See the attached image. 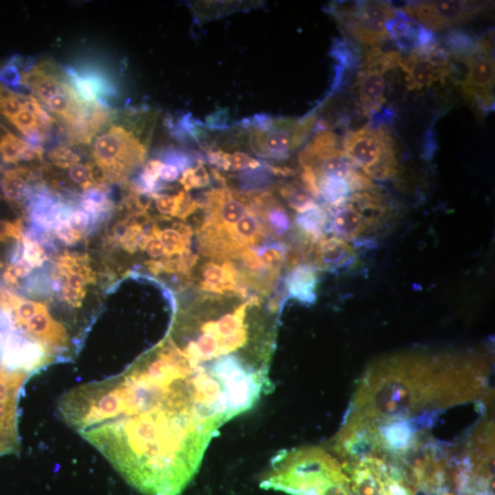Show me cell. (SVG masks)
<instances>
[{
  "label": "cell",
  "instance_id": "obj_1",
  "mask_svg": "<svg viewBox=\"0 0 495 495\" xmlns=\"http://www.w3.org/2000/svg\"><path fill=\"white\" fill-rule=\"evenodd\" d=\"M58 409L65 424L145 495H181L220 429L193 382L154 356L71 389Z\"/></svg>",
  "mask_w": 495,
  "mask_h": 495
},
{
  "label": "cell",
  "instance_id": "obj_2",
  "mask_svg": "<svg viewBox=\"0 0 495 495\" xmlns=\"http://www.w3.org/2000/svg\"><path fill=\"white\" fill-rule=\"evenodd\" d=\"M487 395L488 365L477 354L402 355L367 370L348 411L370 420L412 419Z\"/></svg>",
  "mask_w": 495,
  "mask_h": 495
},
{
  "label": "cell",
  "instance_id": "obj_3",
  "mask_svg": "<svg viewBox=\"0 0 495 495\" xmlns=\"http://www.w3.org/2000/svg\"><path fill=\"white\" fill-rule=\"evenodd\" d=\"M261 487L291 495H353L341 464L319 447L279 453L261 479Z\"/></svg>",
  "mask_w": 495,
  "mask_h": 495
},
{
  "label": "cell",
  "instance_id": "obj_4",
  "mask_svg": "<svg viewBox=\"0 0 495 495\" xmlns=\"http://www.w3.org/2000/svg\"><path fill=\"white\" fill-rule=\"evenodd\" d=\"M342 149L355 166L375 181H387L398 173L397 143L387 126L348 132Z\"/></svg>",
  "mask_w": 495,
  "mask_h": 495
},
{
  "label": "cell",
  "instance_id": "obj_5",
  "mask_svg": "<svg viewBox=\"0 0 495 495\" xmlns=\"http://www.w3.org/2000/svg\"><path fill=\"white\" fill-rule=\"evenodd\" d=\"M300 167L312 170L317 182L339 178L351 183L353 194L378 189L372 179L351 163L345 154L337 134L329 130H317L316 135L299 154Z\"/></svg>",
  "mask_w": 495,
  "mask_h": 495
},
{
  "label": "cell",
  "instance_id": "obj_6",
  "mask_svg": "<svg viewBox=\"0 0 495 495\" xmlns=\"http://www.w3.org/2000/svg\"><path fill=\"white\" fill-rule=\"evenodd\" d=\"M329 12L339 26L354 40L370 48L379 47L390 40L386 23L395 15V8L388 1H356L331 5Z\"/></svg>",
  "mask_w": 495,
  "mask_h": 495
},
{
  "label": "cell",
  "instance_id": "obj_7",
  "mask_svg": "<svg viewBox=\"0 0 495 495\" xmlns=\"http://www.w3.org/2000/svg\"><path fill=\"white\" fill-rule=\"evenodd\" d=\"M399 52L370 48L363 56L354 84L355 96L363 115L372 118L384 108L388 96L387 74L398 67Z\"/></svg>",
  "mask_w": 495,
  "mask_h": 495
},
{
  "label": "cell",
  "instance_id": "obj_8",
  "mask_svg": "<svg viewBox=\"0 0 495 495\" xmlns=\"http://www.w3.org/2000/svg\"><path fill=\"white\" fill-rule=\"evenodd\" d=\"M146 154L144 143L123 126H111L93 143L94 161L107 169L111 183L125 181L130 171L144 161Z\"/></svg>",
  "mask_w": 495,
  "mask_h": 495
},
{
  "label": "cell",
  "instance_id": "obj_9",
  "mask_svg": "<svg viewBox=\"0 0 495 495\" xmlns=\"http://www.w3.org/2000/svg\"><path fill=\"white\" fill-rule=\"evenodd\" d=\"M316 123V114L307 115L301 120L273 118L266 130L249 127V145L258 157L285 160L307 141Z\"/></svg>",
  "mask_w": 495,
  "mask_h": 495
},
{
  "label": "cell",
  "instance_id": "obj_10",
  "mask_svg": "<svg viewBox=\"0 0 495 495\" xmlns=\"http://www.w3.org/2000/svg\"><path fill=\"white\" fill-rule=\"evenodd\" d=\"M484 39V47L463 60L465 67L459 85L470 105L487 115L494 110V32L485 34Z\"/></svg>",
  "mask_w": 495,
  "mask_h": 495
},
{
  "label": "cell",
  "instance_id": "obj_11",
  "mask_svg": "<svg viewBox=\"0 0 495 495\" xmlns=\"http://www.w3.org/2000/svg\"><path fill=\"white\" fill-rule=\"evenodd\" d=\"M404 11L413 20L434 33L469 23L487 11V4L464 0L412 1L406 3Z\"/></svg>",
  "mask_w": 495,
  "mask_h": 495
},
{
  "label": "cell",
  "instance_id": "obj_12",
  "mask_svg": "<svg viewBox=\"0 0 495 495\" xmlns=\"http://www.w3.org/2000/svg\"><path fill=\"white\" fill-rule=\"evenodd\" d=\"M30 377L27 372L0 366V456L18 450V398Z\"/></svg>",
  "mask_w": 495,
  "mask_h": 495
},
{
  "label": "cell",
  "instance_id": "obj_13",
  "mask_svg": "<svg viewBox=\"0 0 495 495\" xmlns=\"http://www.w3.org/2000/svg\"><path fill=\"white\" fill-rule=\"evenodd\" d=\"M398 67L406 73L409 90H421L450 79V57L440 45L428 54L399 52Z\"/></svg>",
  "mask_w": 495,
  "mask_h": 495
},
{
  "label": "cell",
  "instance_id": "obj_14",
  "mask_svg": "<svg viewBox=\"0 0 495 495\" xmlns=\"http://www.w3.org/2000/svg\"><path fill=\"white\" fill-rule=\"evenodd\" d=\"M386 30L404 54H428L440 45V37L413 20L403 9L395 8L394 17L386 23Z\"/></svg>",
  "mask_w": 495,
  "mask_h": 495
},
{
  "label": "cell",
  "instance_id": "obj_15",
  "mask_svg": "<svg viewBox=\"0 0 495 495\" xmlns=\"http://www.w3.org/2000/svg\"><path fill=\"white\" fill-rule=\"evenodd\" d=\"M313 266L317 270L335 272L342 268L353 266L357 261V252L348 242L337 237H324L314 246Z\"/></svg>",
  "mask_w": 495,
  "mask_h": 495
},
{
  "label": "cell",
  "instance_id": "obj_16",
  "mask_svg": "<svg viewBox=\"0 0 495 495\" xmlns=\"http://www.w3.org/2000/svg\"><path fill=\"white\" fill-rule=\"evenodd\" d=\"M325 207L328 212L325 233H331L333 236L348 242L359 238L370 229L362 214L348 202L338 207Z\"/></svg>",
  "mask_w": 495,
  "mask_h": 495
},
{
  "label": "cell",
  "instance_id": "obj_17",
  "mask_svg": "<svg viewBox=\"0 0 495 495\" xmlns=\"http://www.w3.org/2000/svg\"><path fill=\"white\" fill-rule=\"evenodd\" d=\"M317 282L319 279L316 267L310 263H299L292 267L285 277V290L288 292V297L311 306L317 300Z\"/></svg>",
  "mask_w": 495,
  "mask_h": 495
},
{
  "label": "cell",
  "instance_id": "obj_18",
  "mask_svg": "<svg viewBox=\"0 0 495 495\" xmlns=\"http://www.w3.org/2000/svg\"><path fill=\"white\" fill-rule=\"evenodd\" d=\"M484 36L455 28L440 39L441 47L453 60H465L484 47Z\"/></svg>",
  "mask_w": 495,
  "mask_h": 495
},
{
  "label": "cell",
  "instance_id": "obj_19",
  "mask_svg": "<svg viewBox=\"0 0 495 495\" xmlns=\"http://www.w3.org/2000/svg\"><path fill=\"white\" fill-rule=\"evenodd\" d=\"M37 179V173L26 167H17L4 173L1 180V190L6 200L11 204L21 205L29 197L30 183Z\"/></svg>",
  "mask_w": 495,
  "mask_h": 495
},
{
  "label": "cell",
  "instance_id": "obj_20",
  "mask_svg": "<svg viewBox=\"0 0 495 495\" xmlns=\"http://www.w3.org/2000/svg\"><path fill=\"white\" fill-rule=\"evenodd\" d=\"M279 194L285 199L286 204L297 213L303 212L319 204L300 183H283L280 186Z\"/></svg>",
  "mask_w": 495,
  "mask_h": 495
},
{
  "label": "cell",
  "instance_id": "obj_21",
  "mask_svg": "<svg viewBox=\"0 0 495 495\" xmlns=\"http://www.w3.org/2000/svg\"><path fill=\"white\" fill-rule=\"evenodd\" d=\"M149 233L157 237L163 242L167 252V257L177 256V255H182L190 251L191 242L186 241L181 233L174 228L173 225V228L161 229L159 228L157 224L154 223L152 224Z\"/></svg>",
  "mask_w": 495,
  "mask_h": 495
},
{
  "label": "cell",
  "instance_id": "obj_22",
  "mask_svg": "<svg viewBox=\"0 0 495 495\" xmlns=\"http://www.w3.org/2000/svg\"><path fill=\"white\" fill-rule=\"evenodd\" d=\"M272 176L269 164H266L257 169L246 171L239 176V179L245 192L256 193L261 192L259 189L270 185Z\"/></svg>",
  "mask_w": 495,
  "mask_h": 495
},
{
  "label": "cell",
  "instance_id": "obj_23",
  "mask_svg": "<svg viewBox=\"0 0 495 495\" xmlns=\"http://www.w3.org/2000/svg\"><path fill=\"white\" fill-rule=\"evenodd\" d=\"M180 183L183 186L186 192L197 188H204L210 186L211 177L207 168L205 167L204 161L199 160L195 167L189 168L182 173Z\"/></svg>",
  "mask_w": 495,
  "mask_h": 495
},
{
  "label": "cell",
  "instance_id": "obj_24",
  "mask_svg": "<svg viewBox=\"0 0 495 495\" xmlns=\"http://www.w3.org/2000/svg\"><path fill=\"white\" fill-rule=\"evenodd\" d=\"M28 143L17 138L12 134L3 136L0 141V161L5 164L16 165L20 161V157Z\"/></svg>",
  "mask_w": 495,
  "mask_h": 495
},
{
  "label": "cell",
  "instance_id": "obj_25",
  "mask_svg": "<svg viewBox=\"0 0 495 495\" xmlns=\"http://www.w3.org/2000/svg\"><path fill=\"white\" fill-rule=\"evenodd\" d=\"M160 161H164L167 164L173 165L178 168L180 172H185L189 168L195 167L198 164V161L190 157L186 152L178 151L173 148H165L164 151H161L159 154Z\"/></svg>",
  "mask_w": 495,
  "mask_h": 495
},
{
  "label": "cell",
  "instance_id": "obj_26",
  "mask_svg": "<svg viewBox=\"0 0 495 495\" xmlns=\"http://www.w3.org/2000/svg\"><path fill=\"white\" fill-rule=\"evenodd\" d=\"M62 82H63V79L56 76L55 74L50 73L46 74V76L43 77V79L33 87V91L39 96L40 101L45 103L62 92V90H63Z\"/></svg>",
  "mask_w": 495,
  "mask_h": 495
},
{
  "label": "cell",
  "instance_id": "obj_27",
  "mask_svg": "<svg viewBox=\"0 0 495 495\" xmlns=\"http://www.w3.org/2000/svg\"><path fill=\"white\" fill-rule=\"evenodd\" d=\"M23 259L26 260L33 268H39L48 259L47 254L42 246L27 237H23Z\"/></svg>",
  "mask_w": 495,
  "mask_h": 495
},
{
  "label": "cell",
  "instance_id": "obj_28",
  "mask_svg": "<svg viewBox=\"0 0 495 495\" xmlns=\"http://www.w3.org/2000/svg\"><path fill=\"white\" fill-rule=\"evenodd\" d=\"M48 157L52 164L60 168H69L81 161L80 155L68 146H59L52 149Z\"/></svg>",
  "mask_w": 495,
  "mask_h": 495
},
{
  "label": "cell",
  "instance_id": "obj_29",
  "mask_svg": "<svg viewBox=\"0 0 495 495\" xmlns=\"http://www.w3.org/2000/svg\"><path fill=\"white\" fill-rule=\"evenodd\" d=\"M23 237L24 227L21 220H15L14 222L0 220V244L9 239H16L17 241H23Z\"/></svg>",
  "mask_w": 495,
  "mask_h": 495
},
{
  "label": "cell",
  "instance_id": "obj_30",
  "mask_svg": "<svg viewBox=\"0 0 495 495\" xmlns=\"http://www.w3.org/2000/svg\"><path fill=\"white\" fill-rule=\"evenodd\" d=\"M26 98L24 96L15 95L14 93H12V95L8 96V98L0 101V113L4 115L8 120H12L23 110V103L26 101Z\"/></svg>",
  "mask_w": 495,
  "mask_h": 495
},
{
  "label": "cell",
  "instance_id": "obj_31",
  "mask_svg": "<svg viewBox=\"0 0 495 495\" xmlns=\"http://www.w3.org/2000/svg\"><path fill=\"white\" fill-rule=\"evenodd\" d=\"M87 172H89V181L96 188H107L110 185V176L107 169L98 161H93L86 165Z\"/></svg>",
  "mask_w": 495,
  "mask_h": 495
},
{
  "label": "cell",
  "instance_id": "obj_32",
  "mask_svg": "<svg viewBox=\"0 0 495 495\" xmlns=\"http://www.w3.org/2000/svg\"><path fill=\"white\" fill-rule=\"evenodd\" d=\"M230 171L239 172L246 169H257L261 166L259 161L249 157L244 152H236L233 154H229Z\"/></svg>",
  "mask_w": 495,
  "mask_h": 495
},
{
  "label": "cell",
  "instance_id": "obj_33",
  "mask_svg": "<svg viewBox=\"0 0 495 495\" xmlns=\"http://www.w3.org/2000/svg\"><path fill=\"white\" fill-rule=\"evenodd\" d=\"M154 201L158 212L163 215V217L171 219L173 217L176 208V195L157 194L152 195Z\"/></svg>",
  "mask_w": 495,
  "mask_h": 495
},
{
  "label": "cell",
  "instance_id": "obj_34",
  "mask_svg": "<svg viewBox=\"0 0 495 495\" xmlns=\"http://www.w3.org/2000/svg\"><path fill=\"white\" fill-rule=\"evenodd\" d=\"M21 79H23V76H21L20 70L16 65L11 62H8L0 69V83L7 89L21 85Z\"/></svg>",
  "mask_w": 495,
  "mask_h": 495
},
{
  "label": "cell",
  "instance_id": "obj_35",
  "mask_svg": "<svg viewBox=\"0 0 495 495\" xmlns=\"http://www.w3.org/2000/svg\"><path fill=\"white\" fill-rule=\"evenodd\" d=\"M68 173L74 183L80 186V188L84 190V192L90 188H92L93 183L89 181V172H87L86 166L81 164L72 165L68 168Z\"/></svg>",
  "mask_w": 495,
  "mask_h": 495
},
{
  "label": "cell",
  "instance_id": "obj_36",
  "mask_svg": "<svg viewBox=\"0 0 495 495\" xmlns=\"http://www.w3.org/2000/svg\"><path fill=\"white\" fill-rule=\"evenodd\" d=\"M141 250H145L149 256L152 258L167 257V252L165 250L163 242L157 237L151 234V233L146 236L141 246Z\"/></svg>",
  "mask_w": 495,
  "mask_h": 495
},
{
  "label": "cell",
  "instance_id": "obj_37",
  "mask_svg": "<svg viewBox=\"0 0 495 495\" xmlns=\"http://www.w3.org/2000/svg\"><path fill=\"white\" fill-rule=\"evenodd\" d=\"M52 232H54L56 238L60 239L65 245L76 244L84 236L81 233L77 232L76 230L72 229L69 224L59 225L56 227Z\"/></svg>",
  "mask_w": 495,
  "mask_h": 495
},
{
  "label": "cell",
  "instance_id": "obj_38",
  "mask_svg": "<svg viewBox=\"0 0 495 495\" xmlns=\"http://www.w3.org/2000/svg\"><path fill=\"white\" fill-rule=\"evenodd\" d=\"M69 225L72 229L84 235L89 233L90 217L82 210H74L70 217Z\"/></svg>",
  "mask_w": 495,
  "mask_h": 495
},
{
  "label": "cell",
  "instance_id": "obj_39",
  "mask_svg": "<svg viewBox=\"0 0 495 495\" xmlns=\"http://www.w3.org/2000/svg\"><path fill=\"white\" fill-rule=\"evenodd\" d=\"M205 160L208 161V164L214 165L220 169L224 171H230V163H229V154L225 151H211L207 152V157H205Z\"/></svg>",
  "mask_w": 495,
  "mask_h": 495
},
{
  "label": "cell",
  "instance_id": "obj_40",
  "mask_svg": "<svg viewBox=\"0 0 495 495\" xmlns=\"http://www.w3.org/2000/svg\"><path fill=\"white\" fill-rule=\"evenodd\" d=\"M33 267L23 258L8 268L11 275L16 277L17 279H23L25 277L29 276L33 272Z\"/></svg>",
  "mask_w": 495,
  "mask_h": 495
},
{
  "label": "cell",
  "instance_id": "obj_41",
  "mask_svg": "<svg viewBox=\"0 0 495 495\" xmlns=\"http://www.w3.org/2000/svg\"><path fill=\"white\" fill-rule=\"evenodd\" d=\"M180 171L173 165H164L161 169L160 178L164 182L172 183L179 178Z\"/></svg>",
  "mask_w": 495,
  "mask_h": 495
}]
</instances>
